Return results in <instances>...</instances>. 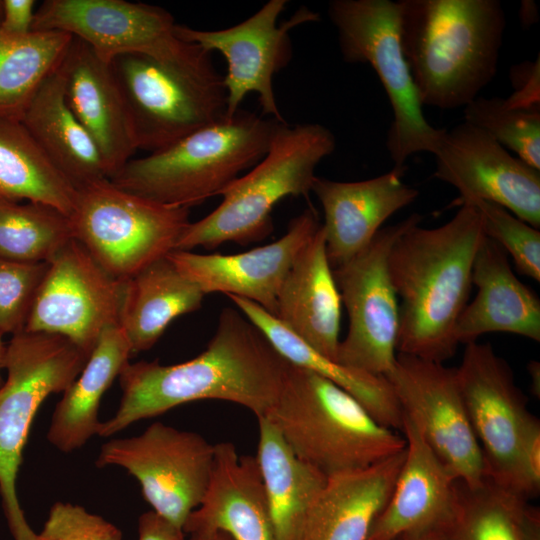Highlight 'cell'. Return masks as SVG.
Returning <instances> with one entry per match:
<instances>
[{"label": "cell", "instance_id": "6da1fadb", "mask_svg": "<svg viewBox=\"0 0 540 540\" xmlns=\"http://www.w3.org/2000/svg\"><path fill=\"white\" fill-rule=\"evenodd\" d=\"M288 365L238 308L225 307L212 339L196 357L173 365L128 362L119 374V407L100 423L97 435L112 436L199 400L232 402L265 417L277 401Z\"/></svg>", "mask_w": 540, "mask_h": 540}, {"label": "cell", "instance_id": "7a4b0ae2", "mask_svg": "<svg viewBox=\"0 0 540 540\" xmlns=\"http://www.w3.org/2000/svg\"><path fill=\"white\" fill-rule=\"evenodd\" d=\"M483 237L477 208L465 202L445 224H415L397 239L388 265L399 302L398 353L437 363L453 357Z\"/></svg>", "mask_w": 540, "mask_h": 540}, {"label": "cell", "instance_id": "3957f363", "mask_svg": "<svg viewBox=\"0 0 540 540\" xmlns=\"http://www.w3.org/2000/svg\"><path fill=\"white\" fill-rule=\"evenodd\" d=\"M400 38L422 106L464 108L497 73L506 17L498 0H400Z\"/></svg>", "mask_w": 540, "mask_h": 540}, {"label": "cell", "instance_id": "277c9868", "mask_svg": "<svg viewBox=\"0 0 540 540\" xmlns=\"http://www.w3.org/2000/svg\"><path fill=\"white\" fill-rule=\"evenodd\" d=\"M281 123L240 109L162 150L130 159L109 180L162 205L190 209L256 165Z\"/></svg>", "mask_w": 540, "mask_h": 540}, {"label": "cell", "instance_id": "5b68a950", "mask_svg": "<svg viewBox=\"0 0 540 540\" xmlns=\"http://www.w3.org/2000/svg\"><path fill=\"white\" fill-rule=\"evenodd\" d=\"M265 417L297 457L326 477L369 467L406 447L404 436L380 424L346 390L290 363Z\"/></svg>", "mask_w": 540, "mask_h": 540}, {"label": "cell", "instance_id": "8992f818", "mask_svg": "<svg viewBox=\"0 0 540 540\" xmlns=\"http://www.w3.org/2000/svg\"><path fill=\"white\" fill-rule=\"evenodd\" d=\"M335 148L334 134L321 124H279L264 157L221 192L216 209L189 223L175 250L265 239L273 231L274 207L288 196L308 198L317 166Z\"/></svg>", "mask_w": 540, "mask_h": 540}, {"label": "cell", "instance_id": "52a82bcc", "mask_svg": "<svg viewBox=\"0 0 540 540\" xmlns=\"http://www.w3.org/2000/svg\"><path fill=\"white\" fill-rule=\"evenodd\" d=\"M90 355L65 337L22 331L6 344L0 386V496L14 540H39L24 516L16 492L32 422L46 398L63 393Z\"/></svg>", "mask_w": 540, "mask_h": 540}, {"label": "cell", "instance_id": "ba28073f", "mask_svg": "<svg viewBox=\"0 0 540 540\" xmlns=\"http://www.w3.org/2000/svg\"><path fill=\"white\" fill-rule=\"evenodd\" d=\"M328 16L344 61L365 63L388 96L392 121L386 147L394 167L415 153L438 150L446 129L433 127L422 111L400 38V4L391 0H333Z\"/></svg>", "mask_w": 540, "mask_h": 540}, {"label": "cell", "instance_id": "9c48e42d", "mask_svg": "<svg viewBox=\"0 0 540 540\" xmlns=\"http://www.w3.org/2000/svg\"><path fill=\"white\" fill-rule=\"evenodd\" d=\"M190 209L162 205L108 178L76 188L69 220L73 238L110 275L125 280L175 250Z\"/></svg>", "mask_w": 540, "mask_h": 540}, {"label": "cell", "instance_id": "30bf717a", "mask_svg": "<svg viewBox=\"0 0 540 540\" xmlns=\"http://www.w3.org/2000/svg\"><path fill=\"white\" fill-rule=\"evenodd\" d=\"M165 9L126 0H46L35 11L32 31L57 30L87 43L103 61L136 54L221 81L211 53L181 40Z\"/></svg>", "mask_w": 540, "mask_h": 540}, {"label": "cell", "instance_id": "8fae6325", "mask_svg": "<svg viewBox=\"0 0 540 540\" xmlns=\"http://www.w3.org/2000/svg\"><path fill=\"white\" fill-rule=\"evenodd\" d=\"M137 148L153 153L227 116L222 81L144 55L110 63Z\"/></svg>", "mask_w": 540, "mask_h": 540}, {"label": "cell", "instance_id": "7c38bea8", "mask_svg": "<svg viewBox=\"0 0 540 540\" xmlns=\"http://www.w3.org/2000/svg\"><path fill=\"white\" fill-rule=\"evenodd\" d=\"M413 213L382 227L369 245L344 264L332 268L341 303L348 315V331L340 341L337 362L385 377L397 356L399 302L389 273V255L397 239L421 223Z\"/></svg>", "mask_w": 540, "mask_h": 540}, {"label": "cell", "instance_id": "4fadbf2b", "mask_svg": "<svg viewBox=\"0 0 540 540\" xmlns=\"http://www.w3.org/2000/svg\"><path fill=\"white\" fill-rule=\"evenodd\" d=\"M214 457L215 445L200 434L155 422L138 436L104 443L95 464L126 469L152 510L183 529L205 495Z\"/></svg>", "mask_w": 540, "mask_h": 540}, {"label": "cell", "instance_id": "5bb4252c", "mask_svg": "<svg viewBox=\"0 0 540 540\" xmlns=\"http://www.w3.org/2000/svg\"><path fill=\"white\" fill-rule=\"evenodd\" d=\"M287 3V0H269L249 18L221 30H199L176 24L175 33L181 40L208 53L217 51L225 58L227 69L222 84L227 116L240 110L248 94L256 93L264 116L286 122L276 101L273 77L292 59L291 30L320 20L318 13L301 6L278 25Z\"/></svg>", "mask_w": 540, "mask_h": 540}, {"label": "cell", "instance_id": "9a60e30c", "mask_svg": "<svg viewBox=\"0 0 540 540\" xmlns=\"http://www.w3.org/2000/svg\"><path fill=\"white\" fill-rule=\"evenodd\" d=\"M402 412L447 471L468 488L485 479L480 446L470 424L456 368L397 353L385 376Z\"/></svg>", "mask_w": 540, "mask_h": 540}, {"label": "cell", "instance_id": "2e32d148", "mask_svg": "<svg viewBox=\"0 0 540 540\" xmlns=\"http://www.w3.org/2000/svg\"><path fill=\"white\" fill-rule=\"evenodd\" d=\"M123 292L124 280L72 239L49 261L24 330L65 337L90 355L103 331L119 324Z\"/></svg>", "mask_w": 540, "mask_h": 540}, {"label": "cell", "instance_id": "e0dca14e", "mask_svg": "<svg viewBox=\"0 0 540 540\" xmlns=\"http://www.w3.org/2000/svg\"><path fill=\"white\" fill-rule=\"evenodd\" d=\"M456 374L485 478L519 493L518 445L531 412L511 367L489 343L475 341L465 345Z\"/></svg>", "mask_w": 540, "mask_h": 540}, {"label": "cell", "instance_id": "ac0fdd59", "mask_svg": "<svg viewBox=\"0 0 540 540\" xmlns=\"http://www.w3.org/2000/svg\"><path fill=\"white\" fill-rule=\"evenodd\" d=\"M434 156V176L459 191L461 204L495 203L540 228V171L488 133L463 121L446 130Z\"/></svg>", "mask_w": 540, "mask_h": 540}, {"label": "cell", "instance_id": "d6986e66", "mask_svg": "<svg viewBox=\"0 0 540 540\" xmlns=\"http://www.w3.org/2000/svg\"><path fill=\"white\" fill-rule=\"evenodd\" d=\"M310 206L293 218L278 240L238 254H198L173 250L169 260L206 294L250 300L275 316L277 299L299 252L321 226Z\"/></svg>", "mask_w": 540, "mask_h": 540}, {"label": "cell", "instance_id": "ffe728a7", "mask_svg": "<svg viewBox=\"0 0 540 540\" xmlns=\"http://www.w3.org/2000/svg\"><path fill=\"white\" fill-rule=\"evenodd\" d=\"M404 168L352 182L316 176L311 192L324 212L322 228L332 268L365 249L389 217L416 200L418 190L402 179Z\"/></svg>", "mask_w": 540, "mask_h": 540}, {"label": "cell", "instance_id": "44dd1931", "mask_svg": "<svg viewBox=\"0 0 540 540\" xmlns=\"http://www.w3.org/2000/svg\"><path fill=\"white\" fill-rule=\"evenodd\" d=\"M58 69L66 102L97 146L109 179L138 150L112 68L87 43L73 36Z\"/></svg>", "mask_w": 540, "mask_h": 540}, {"label": "cell", "instance_id": "7402d4cb", "mask_svg": "<svg viewBox=\"0 0 540 540\" xmlns=\"http://www.w3.org/2000/svg\"><path fill=\"white\" fill-rule=\"evenodd\" d=\"M401 432L406 440L405 458L389 500L366 540L436 532L450 518L456 503L457 480L404 417Z\"/></svg>", "mask_w": 540, "mask_h": 540}, {"label": "cell", "instance_id": "603a6c76", "mask_svg": "<svg viewBox=\"0 0 540 540\" xmlns=\"http://www.w3.org/2000/svg\"><path fill=\"white\" fill-rule=\"evenodd\" d=\"M477 294L455 326L458 344L487 333H511L540 341V299L514 274L507 253L484 235L472 267Z\"/></svg>", "mask_w": 540, "mask_h": 540}, {"label": "cell", "instance_id": "cb8c5ba5", "mask_svg": "<svg viewBox=\"0 0 540 540\" xmlns=\"http://www.w3.org/2000/svg\"><path fill=\"white\" fill-rule=\"evenodd\" d=\"M201 530H220L234 540H274L256 456L239 455L231 442L215 444L207 490L183 526L185 534Z\"/></svg>", "mask_w": 540, "mask_h": 540}, {"label": "cell", "instance_id": "d4e9b609", "mask_svg": "<svg viewBox=\"0 0 540 540\" xmlns=\"http://www.w3.org/2000/svg\"><path fill=\"white\" fill-rule=\"evenodd\" d=\"M341 307L321 224L285 278L275 317L312 348L337 361Z\"/></svg>", "mask_w": 540, "mask_h": 540}, {"label": "cell", "instance_id": "484cf974", "mask_svg": "<svg viewBox=\"0 0 540 540\" xmlns=\"http://www.w3.org/2000/svg\"><path fill=\"white\" fill-rule=\"evenodd\" d=\"M404 458L405 449L369 467L328 477L297 540H366L389 500Z\"/></svg>", "mask_w": 540, "mask_h": 540}, {"label": "cell", "instance_id": "4316f807", "mask_svg": "<svg viewBox=\"0 0 540 540\" xmlns=\"http://www.w3.org/2000/svg\"><path fill=\"white\" fill-rule=\"evenodd\" d=\"M20 121L75 188L108 178L97 146L66 102L58 67L36 90Z\"/></svg>", "mask_w": 540, "mask_h": 540}, {"label": "cell", "instance_id": "83f0119b", "mask_svg": "<svg viewBox=\"0 0 540 540\" xmlns=\"http://www.w3.org/2000/svg\"><path fill=\"white\" fill-rule=\"evenodd\" d=\"M204 296L167 255L125 279L119 325L132 355L152 348L174 319L199 310Z\"/></svg>", "mask_w": 540, "mask_h": 540}, {"label": "cell", "instance_id": "f1b7e54d", "mask_svg": "<svg viewBox=\"0 0 540 540\" xmlns=\"http://www.w3.org/2000/svg\"><path fill=\"white\" fill-rule=\"evenodd\" d=\"M131 355L130 343L119 324L103 331L82 371L56 404L47 432L54 447L72 452L98 434L101 399Z\"/></svg>", "mask_w": 540, "mask_h": 540}, {"label": "cell", "instance_id": "f546056e", "mask_svg": "<svg viewBox=\"0 0 540 540\" xmlns=\"http://www.w3.org/2000/svg\"><path fill=\"white\" fill-rule=\"evenodd\" d=\"M228 298L288 363L334 382L355 397L380 424L401 431L402 412L385 377L341 365L297 337L258 304L234 295Z\"/></svg>", "mask_w": 540, "mask_h": 540}, {"label": "cell", "instance_id": "4dcf8cb0", "mask_svg": "<svg viewBox=\"0 0 540 540\" xmlns=\"http://www.w3.org/2000/svg\"><path fill=\"white\" fill-rule=\"evenodd\" d=\"M256 459L274 540H297L304 518L327 478L291 450L277 428L259 417Z\"/></svg>", "mask_w": 540, "mask_h": 540}, {"label": "cell", "instance_id": "1f68e13d", "mask_svg": "<svg viewBox=\"0 0 540 540\" xmlns=\"http://www.w3.org/2000/svg\"><path fill=\"white\" fill-rule=\"evenodd\" d=\"M435 533L440 540H540V511L487 478L476 488L457 480L453 512Z\"/></svg>", "mask_w": 540, "mask_h": 540}, {"label": "cell", "instance_id": "d6a6232c", "mask_svg": "<svg viewBox=\"0 0 540 540\" xmlns=\"http://www.w3.org/2000/svg\"><path fill=\"white\" fill-rule=\"evenodd\" d=\"M75 194L22 122L0 116V198L45 204L69 216Z\"/></svg>", "mask_w": 540, "mask_h": 540}, {"label": "cell", "instance_id": "836d02e7", "mask_svg": "<svg viewBox=\"0 0 540 540\" xmlns=\"http://www.w3.org/2000/svg\"><path fill=\"white\" fill-rule=\"evenodd\" d=\"M72 38L57 30L13 37L0 29V116L21 119L41 83L59 66Z\"/></svg>", "mask_w": 540, "mask_h": 540}, {"label": "cell", "instance_id": "e575fe53", "mask_svg": "<svg viewBox=\"0 0 540 540\" xmlns=\"http://www.w3.org/2000/svg\"><path fill=\"white\" fill-rule=\"evenodd\" d=\"M74 239L69 217L54 207L0 198V256L49 262Z\"/></svg>", "mask_w": 540, "mask_h": 540}, {"label": "cell", "instance_id": "d590c367", "mask_svg": "<svg viewBox=\"0 0 540 540\" xmlns=\"http://www.w3.org/2000/svg\"><path fill=\"white\" fill-rule=\"evenodd\" d=\"M464 121L540 171V109L514 106L506 98L478 96L464 107Z\"/></svg>", "mask_w": 540, "mask_h": 540}, {"label": "cell", "instance_id": "8d00e7d4", "mask_svg": "<svg viewBox=\"0 0 540 540\" xmlns=\"http://www.w3.org/2000/svg\"><path fill=\"white\" fill-rule=\"evenodd\" d=\"M483 233L512 257L519 273L540 281V231L495 203L475 200Z\"/></svg>", "mask_w": 540, "mask_h": 540}, {"label": "cell", "instance_id": "74e56055", "mask_svg": "<svg viewBox=\"0 0 540 540\" xmlns=\"http://www.w3.org/2000/svg\"><path fill=\"white\" fill-rule=\"evenodd\" d=\"M49 262H20L0 256V333L24 331Z\"/></svg>", "mask_w": 540, "mask_h": 540}, {"label": "cell", "instance_id": "f35d334b", "mask_svg": "<svg viewBox=\"0 0 540 540\" xmlns=\"http://www.w3.org/2000/svg\"><path fill=\"white\" fill-rule=\"evenodd\" d=\"M38 537L39 540H122V532L80 505L56 502Z\"/></svg>", "mask_w": 540, "mask_h": 540}, {"label": "cell", "instance_id": "ab89813d", "mask_svg": "<svg viewBox=\"0 0 540 540\" xmlns=\"http://www.w3.org/2000/svg\"><path fill=\"white\" fill-rule=\"evenodd\" d=\"M518 491L528 498L540 491V421L529 414L518 445L517 452Z\"/></svg>", "mask_w": 540, "mask_h": 540}, {"label": "cell", "instance_id": "60d3db41", "mask_svg": "<svg viewBox=\"0 0 540 540\" xmlns=\"http://www.w3.org/2000/svg\"><path fill=\"white\" fill-rule=\"evenodd\" d=\"M510 76L515 92L506 98L507 101L522 108L540 109L539 60L511 68Z\"/></svg>", "mask_w": 540, "mask_h": 540}, {"label": "cell", "instance_id": "b9f144b4", "mask_svg": "<svg viewBox=\"0 0 540 540\" xmlns=\"http://www.w3.org/2000/svg\"><path fill=\"white\" fill-rule=\"evenodd\" d=\"M35 5L34 0H2L1 31L13 37L29 34L33 27Z\"/></svg>", "mask_w": 540, "mask_h": 540}, {"label": "cell", "instance_id": "7bdbcfd3", "mask_svg": "<svg viewBox=\"0 0 540 540\" xmlns=\"http://www.w3.org/2000/svg\"><path fill=\"white\" fill-rule=\"evenodd\" d=\"M138 540H185V532L151 510L138 519Z\"/></svg>", "mask_w": 540, "mask_h": 540}, {"label": "cell", "instance_id": "ee69618b", "mask_svg": "<svg viewBox=\"0 0 540 540\" xmlns=\"http://www.w3.org/2000/svg\"><path fill=\"white\" fill-rule=\"evenodd\" d=\"M189 535V540H234L230 535L220 530H201Z\"/></svg>", "mask_w": 540, "mask_h": 540}, {"label": "cell", "instance_id": "f6af8a7d", "mask_svg": "<svg viewBox=\"0 0 540 540\" xmlns=\"http://www.w3.org/2000/svg\"><path fill=\"white\" fill-rule=\"evenodd\" d=\"M531 376L532 393L539 398L540 396V364L537 361H530L527 366Z\"/></svg>", "mask_w": 540, "mask_h": 540}, {"label": "cell", "instance_id": "bcb514c9", "mask_svg": "<svg viewBox=\"0 0 540 540\" xmlns=\"http://www.w3.org/2000/svg\"><path fill=\"white\" fill-rule=\"evenodd\" d=\"M395 540H440L435 532L404 534Z\"/></svg>", "mask_w": 540, "mask_h": 540}, {"label": "cell", "instance_id": "7dc6e473", "mask_svg": "<svg viewBox=\"0 0 540 540\" xmlns=\"http://www.w3.org/2000/svg\"><path fill=\"white\" fill-rule=\"evenodd\" d=\"M6 355V344L3 341V335L0 333V386L2 385L1 372L4 369Z\"/></svg>", "mask_w": 540, "mask_h": 540}, {"label": "cell", "instance_id": "c3c4849f", "mask_svg": "<svg viewBox=\"0 0 540 540\" xmlns=\"http://www.w3.org/2000/svg\"><path fill=\"white\" fill-rule=\"evenodd\" d=\"M1 14H2V0H0V19H1Z\"/></svg>", "mask_w": 540, "mask_h": 540}]
</instances>
